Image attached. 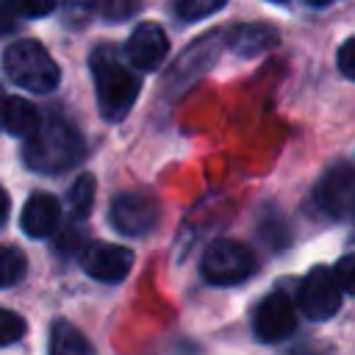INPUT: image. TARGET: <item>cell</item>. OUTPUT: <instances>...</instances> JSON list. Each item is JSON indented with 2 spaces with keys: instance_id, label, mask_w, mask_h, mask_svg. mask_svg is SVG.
Listing matches in <instances>:
<instances>
[{
  "instance_id": "obj_1",
  "label": "cell",
  "mask_w": 355,
  "mask_h": 355,
  "mask_svg": "<svg viewBox=\"0 0 355 355\" xmlns=\"http://www.w3.org/2000/svg\"><path fill=\"white\" fill-rule=\"evenodd\" d=\"M86 155V144L80 130L61 114H53L39 125L33 136H28L22 147V161L28 169L42 175H61L80 164Z\"/></svg>"
},
{
  "instance_id": "obj_2",
  "label": "cell",
  "mask_w": 355,
  "mask_h": 355,
  "mask_svg": "<svg viewBox=\"0 0 355 355\" xmlns=\"http://www.w3.org/2000/svg\"><path fill=\"white\" fill-rule=\"evenodd\" d=\"M89 67H92V78H94L100 116L105 122L125 119L139 97V89H141L139 75L122 64L119 53L111 44H97L89 55Z\"/></svg>"
},
{
  "instance_id": "obj_3",
  "label": "cell",
  "mask_w": 355,
  "mask_h": 355,
  "mask_svg": "<svg viewBox=\"0 0 355 355\" xmlns=\"http://www.w3.org/2000/svg\"><path fill=\"white\" fill-rule=\"evenodd\" d=\"M3 69L14 86L36 92V94L53 92L61 80L58 64L44 50V44H39L36 39H19L8 44L3 53Z\"/></svg>"
},
{
  "instance_id": "obj_4",
  "label": "cell",
  "mask_w": 355,
  "mask_h": 355,
  "mask_svg": "<svg viewBox=\"0 0 355 355\" xmlns=\"http://www.w3.org/2000/svg\"><path fill=\"white\" fill-rule=\"evenodd\" d=\"M255 255L247 244L233 241V239H219L214 244H208L205 255H202V277L211 286H236L241 280H247L255 272Z\"/></svg>"
},
{
  "instance_id": "obj_5",
  "label": "cell",
  "mask_w": 355,
  "mask_h": 355,
  "mask_svg": "<svg viewBox=\"0 0 355 355\" xmlns=\"http://www.w3.org/2000/svg\"><path fill=\"white\" fill-rule=\"evenodd\" d=\"M300 311L311 322H324L341 308V286L336 280V272L327 266H313L297 291Z\"/></svg>"
},
{
  "instance_id": "obj_6",
  "label": "cell",
  "mask_w": 355,
  "mask_h": 355,
  "mask_svg": "<svg viewBox=\"0 0 355 355\" xmlns=\"http://www.w3.org/2000/svg\"><path fill=\"white\" fill-rule=\"evenodd\" d=\"M161 208L150 194L141 191H122L111 200L108 219L116 233L122 236H144L158 225Z\"/></svg>"
},
{
  "instance_id": "obj_7",
  "label": "cell",
  "mask_w": 355,
  "mask_h": 355,
  "mask_svg": "<svg viewBox=\"0 0 355 355\" xmlns=\"http://www.w3.org/2000/svg\"><path fill=\"white\" fill-rule=\"evenodd\" d=\"M313 200L327 216H336V219L355 216V166L352 164L330 166L316 183Z\"/></svg>"
},
{
  "instance_id": "obj_8",
  "label": "cell",
  "mask_w": 355,
  "mask_h": 355,
  "mask_svg": "<svg viewBox=\"0 0 355 355\" xmlns=\"http://www.w3.org/2000/svg\"><path fill=\"white\" fill-rule=\"evenodd\" d=\"M222 44H227V33L222 31H211L200 39H194L172 64V69L166 72V86H183L189 80H194L200 72L211 69L222 53Z\"/></svg>"
},
{
  "instance_id": "obj_9",
  "label": "cell",
  "mask_w": 355,
  "mask_h": 355,
  "mask_svg": "<svg viewBox=\"0 0 355 355\" xmlns=\"http://www.w3.org/2000/svg\"><path fill=\"white\" fill-rule=\"evenodd\" d=\"M169 53V39L161 25L155 22H139L125 44V58L139 72H153L164 64Z\"/></svg>"
},
{
  "instance_id": "obj_10",
  "label": "cell",
  "mask_w": 355,
  "mask_h": 355,
  "mask_svg": "<svg viewBox=\"0 0 355 355\" xmlns=\"http://www.w3.org/2000/svg\"><path fill=\"white\" fill-rule=\"evenodd\" d=\"M252 327H255V336L269 344L288 338V333L294 330V302L288 300V294L272 291L269 297H263L261 305L255 308Z\"/></svg>"
},
{
  "instance_id": "obj_11",
  "label": "cell",
  "mask_w": 355,
  "mask_h": 355,
  "mask_svg": "<svg viewBox=\"0 0 355 355\" xmlns=\"http://www.w3.org/2000/svg\"><path fill=\"white\" fill-rule=\"evenodd\" d=\"M133 266V252L128 247L119 244H89L83 250V269L89 277L100 280V283H119L128 277Z\"/></svg>"
},
{
  "instance_id": "obj_12",
  "label": "cell",
  "mask_w": 355,
  "mask_h": 355,
  "mask_svg": "<svg viewBox=\"0 0 355 355\" xmlns=\"http://www.w3.org/2000/svg\"><path fill=\"white\" fill-rule=\"evenodd\" d=\"M280 33L266 22H239L227 31V47L239 58H255L272 47H277Z\"/></svg>"
},
{
  "instance_id": "obj_13",
  "label": "cell",
  "mask_w": 355,
  "mask_h": 355,
  "mask_svg": "<svg viewBox=\"0 0 355 355\" xmlns=\"http://www.w3.org/2000/svg\"><path fill=\"white\" fill-rule=\"evenodd\" d=\"M58 219H61L58 200L53 194H47V191H36L25 202L22 216H19V225H22V230L31 239H44V236H50L58 227Z\"/></svg>"
},
{
  "instance_id": "obj_14",
  "label": "cell",
  "mask_w": 355,
  "mask_h": 355,
  "mask_svg": "<svg viewBox=\"0 0 355 355\" xmlns=\"http://www.w3.org/2000/svg\"><path fill=\"white\" fill-rule=\"evenodd\" d=\"M39 111L31 100H22V97H8L6 105H3V128L6 133L11 136H33L39 130Z\"/></svg>"
},
{
  "instance_id": "obj_15",
  "label": "cell",
  "mask_w": 355,
  "mask_h": 355,
  "mask_svg": "<svg viewBox=\"0 0 355 355\" xmlns=\"http://www.w3.org/2000/svg\"><path fill=\"white\" fill-rule=\"evenodd\" d=\"M47 355H94V347L89 344V338L75 324L58 319L50 327Z\"/></svg>"
},
{
  "instance_id": "obj_16",
  "label": "cell",
  "mask_w": 355,
  "mask_h": 355,
  "mask_svg": "<svg viewBox=\"0 0 355 355\" xmlns=\"http://www.w3.org/2000/svg\"><path fill=\"white\" fill-rule=\"evenodd\" d=\"M94 178L92 175H80L75 178V183L69 186L67 191V205H69V214L72 219H86L92 214V205H94Z\"/></svg>"
},
{
  "instance_id": "obj_17",
  "label": "cell",
  "mask_w": 355,
  "mask_h": 355,
  "mask_svg": "<svg viewBox=\"0 0 355 355\" xmlns=\"http://www.w3.org/2000/svg\"><path fill=\"white\" fill-rule=\"evenodd\" d=\"M25 269H28L25 255H22L17 247L6 244V247L0 250V286H3V288L14 286V283L25 275Z\"/></svg>"
},
{
  "instance_id": "obj_18",
  "label": "cell",
  "mask_w": 355,
  "mask_h": 355,
  "mask_svg": "<svg viewBox=\"0 0 355 355\" xmlns=\"http://www.w3.org/2000/svg\"><path fill=\"white\" fill-rule=\"evenodd\" d=\"M227 0H175V11L180 19L194 22V19H205L211 14H216Z\"/></svg>"
},
{
  "instance_id": "obj_19",
  "label": "cell",
  "mask_w": 355,
  "mask_h": 355,
  "mask_svg": "<svg viewBox=\"0 0 355 355\" xmlns=\"http://www.w3.org/2000/svg\"><path fill=\"white\" fill-rule=\"evenodd\" d=\"M139 0H103L100 3V14L105 22H125L139 11Z\"/></svg>"
},
{
  "instance_id": "obj_20",
  "label": "cell",
  "mask_w": 355,
  "mask_h": 355,
  "mask_svg": "<svg viewBox=\"0 0 355 355\" xmlns=\"http://www.w3.org/2000/svg\"><path fill=\"white\" fill-rule=\"evenodd\" d=\"M22 333H25V322H22V316H17L14 311H0V344H14L17 338H22Z\"/></svg>"
},
{
  "instance_id": "obj_21",
  "label": "cell",
  "mask_w": 355,
  "mask_h": 355,
  "mask_svg": "<svg viewBox=\"0 0 355 355\" xmlns=\"http://www.w3.org/2000/svg\"><path fill=\"white\" fill-rule=\"evenodd\" d=\"M97 3H103V0H67L64 3V19L69 25H83L94 14Z\"/></svg>"
},
{
  "instance_id": "obj_22",
  "label": "cell",
  "mask_w": 355,
  "mask_h": 355,
  "mask_svg": "<svg viewBox=\"0 0 355 355\" xmlns=\"http://www.w3.org/2000/svg\"><path fill=\"white\" fill-rule=\"evenodd\" d=\"M8 6H11L19 17L33 19V17H44V14H50V11L55 8V0H8Z\"/></svg>"
},
{
  "instance_id": "obj_23",
  "label": "cell",
  "mask_w": 355,
  "mask_h": 355,
  "mask_svg": "<svg viewBox=\"0 0 355 355\" xmlns=\"http://www.w3.org/2000/svg\"><path fill=\"white\" fill-rule=\"evenodd\" d=\"M333 272H336V280H338L341 291L355 294V255H344V258H338V263H336Z\"/></svg>"
},
{
  "instance_id": "obj_24",
  "label": "cell",
  "mask_w": 355,
  "mask_h": 355,
  "mask_svg": "<svg viewBox=\"0 0 355 355\" xmlns=\"http://www.w3.org/2000/svg\"><path fill=\"white\" fill-rule=\"evenodd\" d=\"M338 69H341L349 80H355V36L347 39V42L338 47Z\"/></svg>"
},
{
  "instance_id": "obj_25",
  "label": "cell",
  "mask_w": 355,
  "mask_h": 355,
  "mask_svg": "<svg viewBox=\"0 0 355 355\" xmlns=\"http://www.w3.org/2000/svg\"><path fill=\"white\" fill-rule=\"evenodd\" d=\"M308 6H316V8H322V6H330L333 0H305Z\"/></svg>"
},
{
  "instance_id": "obj_26",
  "label": "cell",
  "mask_w": 355,
  "mask_h": 355,
  "mask_svg": "<svg viewBox=\"0 0 355 355\" xmlns=\"http://www.w3.org/2000/svg\"><path fill=\"white\" fill-rule=\"evenodd\" d=\"M269 3H288V0H269Z\"/></svg>"
}]
</instances>
